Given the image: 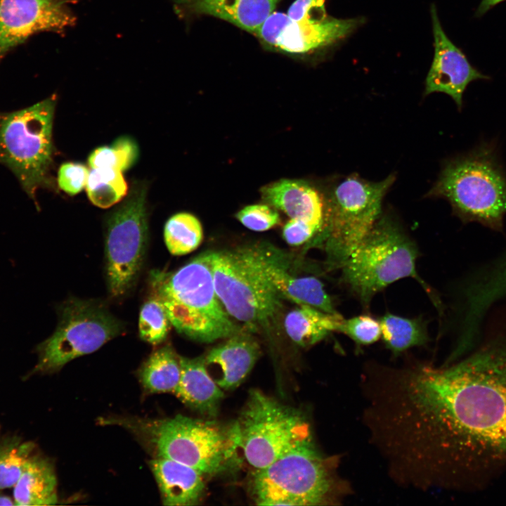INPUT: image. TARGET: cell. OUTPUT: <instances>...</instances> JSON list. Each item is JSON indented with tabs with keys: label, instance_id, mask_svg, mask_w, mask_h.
<instances>
[{
	"label": "cell",
	"instance_id": "cell-8",
	"mask_svg": "<svg viewBox=\"0 0 506 506\" xmlns=\"http://www.w3.org/2000/svg\"><path fill=\"white\" fill-rule=\"evenodd\" d=\"M56 96L30 107L0 114V163L34 197L48 181L52 162V129Z\"/></svg>",
	"mask_w": 506,
	"mask_h": 506
},
{
	"label": "cell",
	"instance_id": "cell-16",
	"mask_svg": "<svg viewBox=\"0 0 506 506\" xmlns=\"http://www.w3.org/2000/svg\"><path fill=\"white\" fill-rule=\"evenodd\" d=\"M261 353L257 339L247 330L214 346L204 356L207 370L223 390L238 387L253 368Z\"/></svg>",
	"mask_w": 506,
	"mask_h": 506
},
{
	"label": "cell",
	"instance_id": "cell-36",
	"mask_svg": "<svg viewBox=\"0 0 506 506\" xmlns=\"http://www.w3.org/2000/svg\"><path fill=\"white\" fill-rule=\"evenodd\" d=\"M323 232L321 228L314 225L290 219L283 228V238L288 245L297 246L307 242L317 233H320L321 236Z\"/></svg>",
	"mask_w": 506,
	"mask_h": 506
},
{
	"label": "cell",
	"instance_id": "cell-12",
	"mask_svg": "<svg viewBox=\"0 0 506 506\" xmlns=\"http://www.w3.org/2000/svg\"><path fill=\"white\" fill-rule=\"evenodd\" d=\"M145 193L143 186L135 188L108 221L106 276L112 298L133 287L143 266L148 233Z\"/></svg>",
	"mask_w": 506,
	"mask_h": 506
},
{
	"label": "cell",
	"instance_id": "cell-19",
	"mask_svg": "<svg viewBox=\"0 0 506 506\" xmlns=\"http://www.w3.org/2000/svg\"><path fill=\"white\" fill-rule=\"evenodd\" d=\"M162 503L169 506L196 505L205 491L203 475L193 467L157 457L150 462Z\"/></svg>",
	"mask_w": 506,
	"mask_h": 506
},
{
	"label": "cell",
	"instance_id": "cell-7",
	"mask_svg": "<svg viewBox=\"0 0 506 506\" xmlns=\"http://www.w3.org/2000/svg\"><path fill=\"white\" fill-rule=\"evenodd\" d=\"M206 254L216 294L229 316L252 333L271 330L283 297L264 274L254 246Z\"/></svg>",
	"mask_w": 506,
	"mask_h": 506
},
{
	"label": "cell",
	"instance_id": "cell-27",
	"mask_svg": "<svg viewBox=\"0 0 506 506\" xmlns=\"http://www.w3.org/2000/svg\"><path fill=\"white\" fill-rule=\"evenodd\" d=\"M117 169H91L86 185L90 201L100 208H108L126 195L127 185Z\"/></svg>",
	"mask_w": 506,
	"mask_h": 506
},
{
	"label": "cell",
	"instance_id": "cell-6",
	"mask_svg": "<svg viewBox=\"0 0 506 506\" xmlns=\"http://www.w3.org/2000/svg\"><path fill=\"white\" fill-rule=\"evenodd\" d=\"M346 489L336 477L332 461L316 448L312 436L255 469L252 478L253 495L259 505L332 503Z\"/></svg>",
	"mask_w": 506,
	"mask_h": 506
},
{
	"label": "cell",
	"instance_id": "cell-38",
	"mask_svg": "<svg viewBox=\"0 0 506 506\" xmlns=\"http://www.w3.org/2000/svg\"><path fill=\"white\" fill-rule=\"evenodd\" d=\"M0 505H15L14 500L9 496L0 493Z\"/></svg>",
	"mask_w": 506,
	"mask_h": 506
},
{
	"label": "cell",
	"instance_id": "cell-37",
	"mask_svg": "<svg viewBox=\"0 0 506 506\" xmlns=\"http://www.w3.org/2000/svg\"><path fill=\"white\" fill-rule=\"evenodd\" d=\"M505 0H481L477 11L476 15L481 16L497 4Z\"/></svg>",
	"mask_w": 506,
	"mask_h": 506
},
{
	"label": "cell",
	"instance_id": "cell-34",
	"mask_svg": "<svg viewBox=\"0 0 506 506\" xmlns=\"http://www.w3.org/2000/svg\"><path fill=\"white\" fill-rule=\"evenodd\" d=\"M287 14L292 21L298 22L311 23L327 18L325 0H296Z\"/></svg>",
	"mask_w": 506,
	"mask_h": 506
},
{
	"label": "cell",
	"instance_id": "cell-20",
	"mask_svg": "<svg viewBox=\"0 0 506 506\" xmlns=\"http://www.w3.org/2000/svg\"><path fill=\"white\" fill-rule=\"evenodd\" d=\"M181 375L174 394L185 405L202 414L215 416L223 391L209 375L204 356H179Z\"/></svg>",
	"mask_w": 506,
	"mask_h": 506
},
{
	"label": "cell",
	"instance_id": "cell-23",
	"mask_svg": "<svg viewBox=\"0 0 506 506\" xmlns=\"http://www.w3.org/2000/svg\"><path fill=\"white\" fill-rule=\"evenodd\" d=\"M290 311L284 319V328L290 339L301 347L318 343L332 332H337L344 318L308 305Z\"/></svg>",
	"mask_w": 506,
	"mask_h": 506
},
{
	"label": "cell",
	"instance_id": "cell-9",
	"mask_svg": "<svg viewBox=\"0 0 506 506\" xmlns=\"http://www.w3.org/2000/svg\"><path fill=\"white\" fill-rule=\"evenodd\" d=\"M390 174L374 182L357 175L343 179L327 199V219L322 240L327 265L340 269L381 216L384 197L394 183Z\"/></svg>",
	"mask_w": 506,
	"mask_h": 506
},
{
	"label": "cell",
	"instance_id": "cell-15",
	"mask_svg": "<svg viewBox=\"0 0 506 506\" xmlns=\"http://www.w3.org/2000/svg\"><path fill=\"white\" fill-rule=\"evenodd\" d=\"M261 270L283 298L298 305H308L329 313H339L323 283L312 276L290 274L281 252L265 246H254Z\"/></svg>",
	"mask_w": 506,
	"mask_h": 506
},
{
	"label": "cell",
	"instance_id": "cell-39",
	"mask_svg": "<svg viewBox=\"0 0 506 506\" xmlns=\"http://www.w3.org/2000/svg\"><path fill=\"white\" fill-rule=\"evenodd\" d=\"M181 1H199V0H181Z\"/></svg>",
	"mask_w": 506,
	"mask_h": 506
},
{
	"label": "cell",
	"instance_id": "cell-29",
	"mask_svg": "<svg viewBox=\"0 0 506 506\" xmlns=\"http://www.w3.org/2000/svg\"><path fill=\"white\" fill-rule=\"evenodd\" d=\"M138 155L134 141L129 137H120L112 146H101L95 149L89 157L91 169H117L121 171L129 169Z\"/></svg>",
	"mask_w": 506,
	"mask_h": 506
},
{
	"label": "cell",
	"instance_id": "cell-13",
	"mask_svg": "<svg viewBox=\"0 0 506 506\" xmlns=\"http://www.w3.org/2000/svg\"><path fill=\"white\" fill-rule=\"evenodd\" d=\"M67 0H0V53L42 31L61 32L75 18Z\"/></svg>",
	"mask_w": 506,
	"mask_h": 506
},
{
	"label": "cell",
	"instance_id": "cell-18",
	"mask_svg": "<svg viewBox=\"0 0 506 506\" xmlns=\"http://www.w3.org/2000/svg\"><path fill=\"white\" fill-rule=\"evenodd\" d=\"M363 22L360 18L328 17L311 23L291 21L280 36L275 48L291 53L314 51L345 38Z\"/></svg>",
	"mask_w": 506,
	"mask_h": 506
},
{
	"label": "cell",
	"instance_id": "cell-32",
	"mask_svg": "<svg viewBox=\"0 0 506 506\" xmlns=\"http://www.w3.org/2000/svg\"><path fill=\"white\" fill-rule=\"evenodd\" d=\"M235 216L244 226L254 231H267L280 222L277 210L268 205H248Z\"/></svg>",
	"mask_w": 506,
	"mask_h": 506
},
{
	"label": "cell",
	"instance_id": "cell-1",
	"mask_svg": "<svg viewBox=\"0 0 506 506\" xmlns=\"http://www.w3.org/2000/svg\"><path fill=\"white\" fill-rule=\"evenodd\" d=\"M396 443L430 485L472 489L506 467V326L489 327L467 355L396 375L390 401Z\"/></svg>",
	"mask_w": 506,
	"mask_h": 506
},
{
	"label": "cell",
	"instance_id": "cell-30",
	"mask_svg": "<svg viewBox=\"0 0 506 506\" xmlns=\"http://www.w3.org/2000/svg\"><path fill=\"white\" fill-rule=\"evenodd\" d=\"M171 323L160 300L153 294L141 307L138 319V333L141 339L157 345L163 342Z\"/></svg>",
	"mask_w": 506,
	"mask_h": 506
},
{
	"label": "cell",
	"instance_id": "cell-5",
	"mask_svg": "<svg viewBox=\"0 0 506 506\" xmlns=\"http://www.w3.org/2000/svg\"><path fill=\"white\" fill-rule=\"evenodd\" d=\"M427 196L446 199L464 223L503 230L506 177L493 146L482 145L447 162Z\"/></svg>",
	"mask_w": 506,
	"mask_h": 506
},
{
	"label": "cell",
	"instance_id": "cell-28",
	"mask_svg": "<svg viewBox=\"0 0 506 506\" xmlns=\"http://www.w3.org/2000/svg\"><path fill=\"white\" fill-rule=\"evenodd\" d=\"M34 447L33 443L17 438L0 439V491L15 486Z\"/></svg>",
	"mask_w": 506,
	"mask_h": 506
},
{
	"label": "cell",
	"instance_id": "cell-4",
	"mask_svg": "<svg viewBox=\"0 0 506 506\" xmlns=\"http://www.w3.org/2000/svg\"><path fill=\"white\" fill-rule=\"evenodd\" d=\"M164 458L188 465L204 475L225 472L238 462V422L222 427L214 421L181 415L153 420H119Z\"/></svg>",
	"mask_w": 506,
	"mask_h": 506
},
{
	"label": "cell",
	"instance_id": "cell-33",
	"mask_svg": "<svg viewBox=\"0 0 506 506\" xmlns=\"http://www.w3.org/2000/svg\"><path fill=\"white\" fill-rule=\"evenodd\" d=\"M89 171L82 164L66 162L58 170V183L60 188L66 193L74 195L86 187Z\"/></svg>",
	"mask_w": 506,
	"mask_h": 506
},
{
	"label": "cell",
	"instance_id": "cell-17",
	"mask_svg": "<svg viewBox=\"0 0 506 506\" xmlns=\"http://www.w3.org/2000/svg\"><path fill=\"white\" fill-rule=\"evenodd\" d=\"M260 191L267 205L280 209L290 219L303 221L325 231L327 200L325 201L320 193L309 183L281 179L263 186Z\"/></svg>",
	"mask_w": 506,
	"mask_h": 506
},
{
	"label": "cell",
	"instance_id": "cell-10",
	"mask_svg": "<svg viewBox=\"0 0 506 506\" xmlns=\"http://www.w3.org/2000/svg\"><path fill=\"white\" fill-rule=\"evenodd\" d=\"M240 449L255 469L271 464L299 442L312 436L297 411L266 395L250 391L240 421Z\"/></svg>",
	"mask_w": 506,
	"mask_h": 506
},
{
	"label": "cell",
	"instance_id": "cell-35",
	"mask_svg": "<svg viewBox=\"0 0 506 506\" xmlns=\"http://www.w3.org/2000/svg\"><path fill=\"white\" fill-rule=\"evenodd\" d=\"M291 21L287 14L273 12L261 25L254 35L266 46L275 48L280 36Z\"/></svg>",
	"mask_w": 506,
	"mask_h": 506
},
{
	"label": "cell",
	"instance_id": "cell-21",
	"mask_svg": "<svg viewBox=\"0 0 506 506\" xmlns=\"http://www.w3.org/2000/svg\"><path fill=\"white\" fill-rule=\"evenodd\" d=\"M57 479L52 464L32 455L13 486L15 505L39 506L57 503Z\"/></svg>",
	"mask_w": 506,
	"mask_h": 506
},
{
	"label": "cell",
	"instance_id": "cell-31",
	"mask_svg": "<svg viewBox=\"0 0 506 506\" xmlns=\"http://www.w3.org/2000/svg\"><path fill=\"white\" fill-rule=\"evenodd\" d=\"M337 332L346 335L358 346L372 344L381 337L379 320L368 314L344 318Z\"/></svg>",
	"mask_w": 506,
	"mask_h": 506
},
{
	"label": "cell",
	"instance_id": "cell-22",
	"mask_svg": "<svg viewBox=\"0 0 506 506\" xmlns=\"http://www.w3.org/2000/svg\"><path fill=\"white\" fill-rule=\"evenodd\" d=\"M280 0H199L200 13L228 21L253 34L273 12Z\"/></svg>",
	"mask_w": 506,
	"mask_h": 506
},
{
	"label": "cell",
	"instance_id": "cell-3",
	"mask_svg": "<svg viewBox=\"0 0 506 506\" xmlns=\"http://www.w3.org/2000/svg\"><path fill=\"white\" fill-rule=\"evenodd\" d=\"M416 242L394 218L381 215L341 267L342 280L364 308L391 284L406 278L417 281L434 306L442 304L419 275Z\"/></svg>",
	"mask_w": 506,
	"mask_h": 506
},
{
	"label": "cell",
	"instance_id": "cell-24",
	"mask_svg": "<svg viewBox=\"0 0 506 506\" xmlns=\"http://www.w3.org/2000/svg\"><path fill=\"white\" fill-rule=\"evenodd\" d=\"M181 375L179 356L170 345L153 352L139 371L143 387L151 393H174Z\"/></svg>",
	"mask_w": 506,
	"mask_h": 506
},
{
	"label": "cell",
	"instance_id": "cell-11",
	"mask_svg": "<svg viewBox=\"0 0 506 506\" xmlns=\"http://www.w3.org/2000/svg\"><path fill=\"white\" fill-rule=\"evenodd\" d=\"M122 322L100 302L71 299L62 306L53 334L38 346L34 371L51 372L91 353L124 332Z\"/></svg>",
	"mask_w": 506,
	"mask_h": 506
},
{
	"label": "cell",
	"instance_id": "cell-2",
	"mask_svg": "<svg viewBox=\"0 0 506 506\" xmlns=\"http://www.w3.org/2000/svg\"><path fill=\"white\" fill-rule=\"evenodd\" d=\"M150 283L179 333L210 343L241 330L216 294L206 252L176 271H151Z\"/></svg>",
	"mask_w": 506,
	"mask_h": 506
},
{
	"label": "cell",
	"instance_id": "cell-25",
	"mask_svg": "<svg viewBox=\"0 0 506 506\" xmlns=\"http://www.w3.org/2000/svg\"><path fill=\"white\" fill-rule=\"evenodd\" d=\"M381 336L386 347L397 356L428 341L426 322L387 313L379 319Z\"/></svg>",
	"mask_w": 506,
	"mask_h": 506
},
{
	"label": "cell",
	"instance_id": "cell-26",
	"mask_svg": "<svg viewBox=\"0 0 506 506\" xmlns=\"http://www.w3.org/2000/svg\"><path fill=\"white\" fill-rule=\"evenodd\" d=\"M203 231L201 223L194 215L177 213L165 223L164 239L169 252L175 256L187 254L201 244Z\"/></svg>",
	"mask_w": 506,
	"mask_h": 506
},
{
	"label": "cell",
	"instance_id": "cell-14",
	"mask_svg": "<svg viewBox=\"0 0 506 506\" xmlns=\"http://www.w3.org/2000/svg\"><path fill=\"white\" fill-rule=\"evenodd\" d=\"M434 55L425 81L424 95L442 92L450 96L459 110L463 93L473 81L488 79L469 62L463 52L447 37L441 25L436 8L431 6Z\"/></svg>",
	"mask_w": 506,
	"mask_h": 506
}]
</instances>
